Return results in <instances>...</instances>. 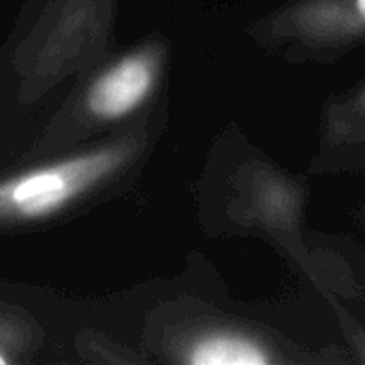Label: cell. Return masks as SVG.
<instances>
[{
  "mask_svg": "<svg viewBox=\"0 0 365 365\" xmlns=\"http://www.w3.org/2000/svg\"><path fill=\"white\" fill-rule=\"evenodd\" d=\"M6 364H11V357L4 353V349L0 346V365H6Z\"/></svg>",
  "mask_w": 365,
  "mask_h": 365,
  "instance_id": "cell-7",
  "label": "cell"
},
{
  "mask_svg": "<svg viewBox=\"0 0 365 365\" xmlns=\"http://www.w3.org/2000/svg\"><path fill=\"white\" fill-rule=\"evenodd\" d=\"M308 175H365V79L323 103Z\"/></svg>",
  "mask_w": 365,
  "mask_h": 365,
  "instance_id": "cell-5",
  "label": "cell"
},
{
  "mask_svg": "<svg viewBox=\"0 0 365 365\" xmlns=\"http://www.w3.org/2000/svg\"><path fill=\"white\" fill-rule=\"evenodd\" d=\"M167 357L188 365H284L323 361L284 336L222 312L186 317L167 340Z\"/></svg>",
  "mask_w": 365,
  "mask_h": 365,
  "instance_id": "cell-3",
  "label": "cell"
},
{
  "mask_svg": "<svg viewBox=\"0 0 365 365\" xmlns=\"http://www.w3.org/2000/svg\"><path fill=\"white\" fill-rule=\"evenodd\" d=\"M167 53V43L154 38L113 60L92 79L83 98L86 113L94 122L115 124L148 107L160 88Z\"/></svg>",
  "mask_w": 365,
  "mask_h": 365,
  "instance_id": "cell-4",
  "label": "cell"
},
{
  "mask_svg": "<svg viewBox=\"0 0 365 365\" xmlns=\"http://www.w3.org/2000/svg\"><path fill=\"white\" fill-rule=\"evenodd\" d=\"M145 130L94 145L90 150L30 167L0 180V225L47 220L111 178L124 173L148 148Z\"/></svg>",
  "mask_w": 365,
  "mask_h": 365,
  "instance_id": "cell-1",
  "label": "cell"
},
{
  "mask_svg": "<svg viewBox=\"0 0 365 365\" xmlns=\"http://www.w3.org/2000/svg\"><path fill=\"white\" fill-rule=\"evenodd\" d=\"M246 34L282 62L329 64L365 45V0H287Z\"/></svg>",
  "mask_w": 365,
  "mask_h": 365,
  "instance_id": "cell-2",
  "label": "cell"
},
{
  "mask_svg": "<svg viewBox=\"0 0 365 365\" xmlns=\"http://www.w3.org/2000/svg\"><path fill=\"white\" fill-rule=\"evenodd\" d=\"M357 220H359V222L365 227V197H364V201L359 203V207H357Z\"/></svg>",
  "mask_w": 365,
  "mask_h": 365,
  "instance_id": "cell-6",
  "label": "cell"
}]
</instances>
